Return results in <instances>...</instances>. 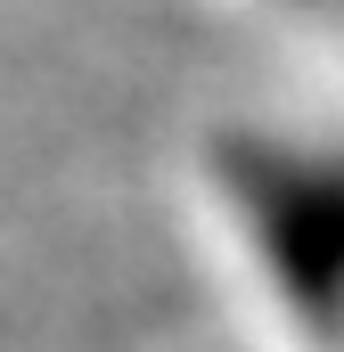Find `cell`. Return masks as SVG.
I'll return each instance as SVG.
<instances>
[{"instance_id":"1","label":"cell","mask_w":344,"mask_h":352,"mask_svg":"<svg viewBox=\"0 0 344 352\" xmlns=\"http://www.w3.org/2000/svg\"><path fill=\"white\" fill-rule=\"evenodd\" d=\"M222 180L255 230V254L279 278L287 311L320 344H336L344 336V230H336V205H328V173L312 156L270 148V140H230Z\"/></svg>"},{"instance_id":"2","label":"cell","mask_w":344,"mask_h":352,"mask_svg":"<svg viewBox=\"0 0 344 352\" xmlns=\"http://www.w3.org/2000/svg\"><path fill=\"white\" fill-rule=\"evenodd\" d=\"M320 173H328V205H336V230H344V156H320Z\"/></svg>"}]
</instances>
